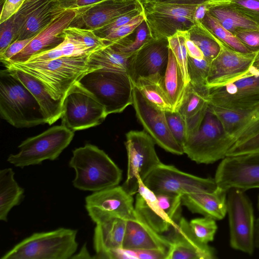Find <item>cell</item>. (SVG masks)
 I'll return each instance as SVG.
<instances>
[{"mask_svg":"<svg viewBox=\"0 0 259 259\" xmlns=\"http://www.w3.org/2000/svg\"><path fill=\"white\" fill-rule=\"evenodd\" d=\"M201 22L217 38L231 49L243 53H253L234 34L225 28L208 12Z\"/></svg>","mask_w":259,"mask_h":259,"instance_id":"d590c367","label":"cell"},{"mask_svg":"<svg viewBox=\"0 0 259 259\" xmlns=\"http://www.w3.org/2000/svg\"><path fill=\"white\" fill-rule=\"evenodd\" d=\"M69 167L75 171L72 181L79 190L96 192L118 186L122 170L102 150L87 144L72 152Z\"/></svg>","mask_w":259,"mask_h":259,"instance_id":"7a4b0ae2","label":"cell"},{"mask_svg":"<svg viewBox=\"0 0 259 259\" xmlns=\"http://www.w3.org/2000/svg\"><path fill=\"white\" fill-rule=\"evenodd\" d=\"M90 54L64 57L38 62H5V68L19 70L40 81L55 100H63L87 73L101 68L90 63Z\"/></svg>","mask_w":259,"mask_h":259,"instance_id":"6da1fadb","label":"cell"},{"mask_svg":"<svg viewBox=\"0 0 259 259\" xmlns=\"http://www.w3.org/2000/svg\"><path fill=\"white\" fill-rule=\"evenodd\" d=\"M189 37L188 30H178L167 38L168 47L178 62L186 85L190 81L187 69L188 55L186 47V41Z\"/></svg>","mask_w":259,"mask_h":259,"instance_id":"f35d334b","label":"cell"},{"mask_svg":"<svg viewBox=\"0 0 259 259\" xmlns=\"http://www.w3.org/2000/svg\"><path fill=\"white\" fill-rule=\"evenodd\" d=\"M227 207L230 246L236 250L252 255L255 248V220L250 200L244 191L230 189L227 191Z\"/></svg>","mask_w":259,"mask_h":259,"instance_id":"9c48e42d","label":"cell"},{"mask_svg":"<svg viewBox=\"0 0 259 259\" xmlns=\"http://www.w3.org/2000/svg\"><path fill=\"white\" fill-rule=\"evenodd\" d=\"M14 175L11 168L0 170V220L4 222L8 221L9 212L24 198V190L18 185Z\"/></svg>","mask_w":259,"mask_h":259,"instance_id":"4dcf8cb0","label":"cell"},{"mask_svg":"<svg viewBox=\"0 0 259 259\" xmlns=\"http://www.w3.org/2000/svg\"><path fill=\"white\" fill-rule=\"evenodd\" d=\"M25 0H4L0 16V23H2L18 12Z\"/></svg>","mask_w":259,"mask_h":259,"instance_id":"816d5d0a","label":"cell"},{"mask_svg":"<svg viewBox=\"0 0 259 259\" xmlns=\"http://www.w3.org/2000/svg\"><path fill=\"white\" fill-rule=\"evenodd\" d=\"M155 143L145 131H131L126 134L128 163L126 178L122 186L132 195L137 193L141 181L162 163L156 153Z\"/></svg>","mask_w":259,"mask_h":259,"instance_id":"30bf717a","label":"cell"},{"mask_svg":"<svg viewBox=\"0 0 259 259\" xmlns=\"http://www.w3.org/2000/svg\"><path fill=\"white\" fill-rule=\"evenodd\" d=\"M257 208L259 210V195L258 196V198H257Z\"/></svg>","mask_w":259,"mask_h":259,"instance_id":"be15d7a7","label":"cell"},{"mask_svg":"<svg viewBox=\"0 0 259 259\" xmlns=\"http://www.w3.org/2000/svg\"><path fill=\"white\" fill-rule=\"evenodd\" d=\"M208 8L207 6L203 2L197 6L195 14L194 20L196 21H201L208 12Z\"/></svg>","mask_w":259,"mask_h":259,"instance_id":"11a10c76","label":"cell"},{"mask_svg":"<svg viewBox=\"0 0 259 259\" xmlns=\"http://www.w3.org/2000/svg\"><path fill=\"white\" fill-rule=\"evenodd\" d=\"M186 47L189 56L197 59H202L204 58V55L201 50L190 39L189 37L186 39Z\"/></svg>","mask_w":259,"mask_h":259,"instance_id":"f5cc1de1","label":"cell"},{"mask_svg":"<svg viewBox=\"0 0 259 259\" xmlns=\"http://www.w3.org/2000/svg\"><path fill=\"white\" fill-rule=\"evenodd\" d=\"M227 191L218 187L212 192H201L183 195L182 204L192 213L221 220L227 214Z\"/></svg>","mask_w":259,"mask_h":259,"instance_id":"484cf974","label":"cell"},{"mask_svg":"<svg viewBox=\"0 0 259 259\" xmlns=\"http://www.w3.org/2000/svg\"><path fill=\"white\" fill-rule=\"evenodd\" d=\"M168 54L167 39L148 41L133 56L128 72L132 82L146 79L159 83L167 67Z\"/></svg>","mask_w":259,"mask_h":259,"instance_id":"d6986e66","label":"cell"},{"mask_svg":"<svg viewBox=\"0 0 259 259\" xmlns=\"http://www.w3.org/2000/svg\"><path fill=\"white\" fill-rule=\"evenodd\" d=\"M76 14L75 9H67L33 37L22 51L5 62H24L32 56L52 49L61 44L65 39L64 30L70 26Z\"/></svg>","mask_w":259,"mask_h":259,"instance_id":"7402d4cb","label":"cell"},{"mask_svg":"<svg viewBox=\"0 0 259 259\" xmlns=\"http://www.w3.org/2000/svg\"><path fill=\"white\" fill-rule=\"evenodd\" d=\"M0 114L16 128H29L46 123L33 95L6 68L0 72Z\"/></svg>","mask_w":259,"mask_h":259,"instance_id":"3957f363","label":"cell"},{"mask_svg":"<svg viewBox=\"0 0 259 259\" xmlns=\"http://www.w3.org/2000/svg\"><path fill=\"white\" fill-rule=\"evenodd\" d=\"M210 63L205 58L197 59L188 56L187 69L189 82L194 84L207 86Z\"/></svg>","mask_w":259,"mask_h":259,"instance_id":"b9f144b4","label":"cell"},{"mask_svg":"<svg viewBox=\"0 0 259 259\" xmlns=\"http://www.w3.org/2000/svg\"><path fill=\"white\" fill-rule=\"evenodd\" d=\"M136 116L145 131L165 151L182 155V146L172 136L168 125L165 111L150 103L134 85L133 104Z\"/></svg>","mask_w":259,"mask_h":259,"instance_id":"2e32d148","label":"cell"},{"mask_svg":"<svg viewBox=\"0 0 259 259\" xmlns=\"http://www.w3.org/2000/svg\"><path fill=\"white\" fill-rule=\"evenodd\" d=\"M131 35L109 44L117 51L127 55L132 56L152 38L145 20L137 28L135 36H131Z\"/></svg>","mask_w":259,"mask_h":259,"instance_id":"8d00e7d4","label":"cell"},{"mask_svg":"<svg viewBox=\"0 0 259 259\" xmlns=\"http://www.w3.org/2000/svg\"><path fill=\"white\" fill-rule=\"evenodd\" d=\"M105 0H75L70 9L79 10L91 6Z\"/></svg>","mask_w":259,"mask_h":259,"instance_id":"db71d44e","label":"cell"},{"mask_svg":"<svg viewBox=\"0 0 259 259\" xmlns=\"http://www.w3.org/2000/svg\"><path fill=\"white\" fill-rule=\"evenodd\" d=\"M93 258L90 256V253L88 252L85 244L82 246L81 249L80 250L78 254H75L72 256L71 258Z\"/></svg>","mask_w":259,"mask_h":259,"instance_id":"6f0895ef","label":"cell"},{"mask_svg":"<svg viewBox=\"0 0 259 259\" xmlns=\"http://www.w3.org/2000/svg\"><path fill=\"white\" fill-rule=\"evenodd\" d=\"M141 7L139 0H105L89 7L76 10V16L70 26L94 30Z\"/></svg>","mask_w":259,"mask_h":259,"instance_id":"44dd1931","label":"cell"},{"mask_svg":"<svg viewBox=\"0 0 259 259\" xmlns=\"http://www.w3.org/2000/svg\"><path fill=\"white\" fill-rule=\"evenodd\" d=\"M252 67L257 72H259V51L255 53Z\"/></svg>","mask_w":259,"mask_h":259,"instance_id":"94428289","label":"cell"},{"mask_svg":"<svg viewBox=\"0 0 259 259\" xmlns=\"http://www.w3.org/2000/svg\"><path fill=\"white\" fill-rule=\"evenodd\" d=\"M208 104L228 109L249 108L259 105V73L209 89Z\"/></svg>","mask_w":259,"mask_h":259,"instance_id":"e0dca14e","label":"cell"},{"mask_svg":"<svg viewBox=\"0 0 259 259\" xmlns=\"http://www.w3.org/2000/svg\"><path fill=\"white\" fill-rule=\"evenodd\" d=\"M67 9L59 0H25L14 16V41L34 37Z\"/></svg>","mask_w":259,"mask_h":259,"instance_id":"4fadbf2b","label":"cell"},{"mask_svg":"<svg viewBox=\"0 0 259 259\" xmlns=\"http://www.w3.org/2000/svg\"><path fill=\"white\" fill-rule=\"evenodd\" d=\"M135 209L153 229L160 234L167 233L176 223L162 210L155 194L143 181L140 183L136 193Z\"/></svg>","mask_w":259,"mask_h":259,"instance_id":"d4e9b609","label":"cell"},{"mask_svg":"<svg viewBox=\"0 0 259 259\" xmlns=\"http://www.w3.org/2000/svg\"><path fill=\"white\" fill-rule=\"evenodd\" d=\"M254 243L255 248L259 249V217L255 220Z\"/></svg>","mask_w":259,"mask_h":259,"instance_id":"680465c9","label":"cell"},{"mask_svg":"<svg viewBox=\"0 0 259 259\" xmlns=\"http://www.w3.org/2000/svg\"><path fill=\"white\" fill-rule=\"evenodd\" d=\"M160 206L174 222L181 217L182 196L171 193L155 194Z\"/></svg>","mask_w":259,"mask_h":259,"instance_id":"7bdbcfd3","label":"cell"},{"mask_svg":"<svg viewBox=\"0 0 259 259\" xmlns=\"http://www.w3.org/2000/svg\"><path fill=\"white\" fill-rule=\"evenodd\" d=\"M235 143V139L225 131L208 104L199 128L188 137L183 149L197 163L210 164L226 157Z\"/></svg>","mask_w":259,"mask_h":259,"instance_id":"5b68a950","label":"cell"},{"mask_svg":"<svg viewBox=\"0 0 259 259\" xmlns=\"http://www.w3.org/2000/svg\"><path fill=\"white\" fill-rule=\"evenodd\" d=\"M158 83L170 103L172 111H178L182 102L187 85L178 62L169 48L167 67Z\"/></svg>","mask_w":259,"mask_h":259,"instance_id":"f1b7e54d","label":"cell"},{"mask_svg":"<svg viewBox=\"0 0 259 259\" xmlns=\"http://www.w3.org/2000/svg\"><path fill=\"white\" fill-rule=\"evenodd\" d=\"M169 246L166 237L156 232L137 212L135 218L126 220L122 248L158 249L167 252Z\"/></svg>","mask_w":259,"mask_h":259,"instance_id":"603a6c76","label":"cell"},{"mask_svg":"<svg viewBox=\"0 0 259 259\" xmlns=\"http://www.w3.org/2000/svg\"><path fill=\"white\" fill-rule=\"evenodd\" d=\"M133 83L152 105L164 111H172L171 105L158 83L139 79Z\"/></svg>","mask_w":259,"mask_h":259,"instance_id":"74e56055","label":"cell"},{"mask_svg":"<svg viewBox=\"0 0 259 259\" xmlns=\"http://www.w3.org/2000/svg\"><path fill=\"white\" fill-rule=\"evenodd\" d=\"M133 55L122 54L108 44L91 53L90 63L101 68L128 73Z\"/></svg>","mask_w":259,"mask_h":259,"instance_id":"d6a6232c","label":"cell"},{"mask_svg":"<svg viewBox=\"0 0 259 259\" xmlns=\"http://www.w3.org/2000/svg\"><path fill=\"white\" fill-rule=\"evenodd\" d=\"M107 116L95 97L76 83L64 98L61 125L74 132L98 125Z\"/></svg>","mask_w":259,"mask_h":259,"instance_id":"8fae6325","label":"cell"},{"mask_svg":"<svg viewBox=\"0 0 259 259\" xmlns=\"http://www.w3.org/2000/svg\"><path fill=\"white\" fill-rule=\"evenodd\" d=\"M6 68L33 95L40 107L46 123L52 125L61 117L64 100H54L42 83L28 74L19 70Z\"/></svg>","mask_w":259,"mask_h":259,"instance_id":"4316f807","label":"cell"},{"mask_svg":"<svg viewBox=\"0 0 259 259\" xmlns=\"http://www.w3.org/2000/svg\"><path fill=\"white\" fill-rule=\"evenodd\" d=\"M209 88L189 82L178 111L186 122L188 137L199 127L208 106Z\"/></svg>","mask_w":259,"mask_h":259,"instance_id":"cb8c5ba5","label":"cell"},{"mask_svg":"<svg viewBox=\"0 0 259 259\" xmlns=\"http://www.w3.org/2000/svg\"><path fill=\"white\" fill-rule=\"evenodd\" d=\"M14 37L13 16L7 21L0 23V54L14 42Z\"/></svg>","mask_w":259,"mask_h":259,"instance_id":"c3c4849f","label":"cell"},{"mask_svg":"<svg viewBox=\"0 0 259 259\" xmlns=\"http://www.w3.org/2000/svg\"><path fill=\"white\" fill-rule=\"evenodd\" d=\"M259 154V112L237 134L226 156Z\"/></svg>","mask_w":259,"mask_h":259,"instance_id":"1f68e13d","label":"cell"},{"mask_svg":"<svg viewBox=\"0 0 259 259\" xmlns=\"http://www.w3.org/2000/svg\"><path fill=\"white\" fill-rule=\"evenodd\" d=\"M143 182L155 194L171 193L183 195L212 192L218 188L214 178L199 177L163 163L155 167Z\"/></svg>","mask_w":259,"mask_h":259,"instance_id":"7c38bea8","label":"cell"},{"mask_svg":"<svg viewBox=\"0 0 259 259\" xmlns=\"http://www.w3.org/2000/svg\"><path fill=\"white\" fill-rule=\"evenodd\" d=\"M207 7L208 13L233 34L239 29L259 30V25L255 21L230 3Z\"/></svg>","mask_w":259,"mask_h":259,"instance_id":"f546056e","label":"cell"},{"mask_svg":"<svg viewBox=\"0 0 259 259\" xmlns=\"http://www.w3.org/2000/svg\"><path fill=\"white\" fill-rule=\"evenodd\" d=\"M188 31L190 39L201 50L204 58L211 62L220 51L219 39L200 21H196Z\"/></svg>","mask_w":259,"mask_h":259,"instance_id":"836d02e7","label":"cell"},{"mask_svg":"<svg viewBox=\"0 0 259 259\" xmlns=\"http://www.w3.org/2000/svg\"><path fill=\"white\" fill-rule=\"evenodd\" d=\"M234 34L251 52L259 51V30L239 29Z\"/></svg>","mask_w":259,"mask_h":259,"instance_id":"7dc6e473","label":"cell"},{"mask_svg":"<svg viewBox=\"0 0 259 259\" xmlns=\"http://www.w3.org/2000/svg\"><path fill=\"white\" fill-rule=\"evenodd\" d=\"M219 42L220 51L210 63L207 79V86L209 89L223 86L253 74L251 70L255 53H241L219 39Z\"/></svg>","mask_w":259,"mask_h":259,"instance_id":"ac0fdd59","label":"cell"},{"mask_svg":"<svg viewBox=\"0 0 259 259\" xmlns=\"http://www.w3.org/2000/svg\"><path fill=\"white\" fill-rule=\"evenodd\" d=\"M230 4L259 25V0H238Z\"/></svg>","mask_w":259,"mask_h":259,"instance_id":"681fc988","label":"cell"},{"mask_svg":"<svg viewBox=\"0 0 259 259\" xmlns=\"http://www.w3.org/2000/svg\"><path fill=\"white\" fill-rule=\"evenodd\" d=\"M237 1L238 0H206L204 3L207 6H211L222 4H227Z\"/></svg>","mask_w":259,"mask_h":259,"instance_id":"91938a15","label":"cell"},{"mask_svg":"<svg viewBox=\"0 0 259 259\" xmlns=\"http://www.w3.org/2000/svg\"><path fill=\"white\" fill-rule=\"evenodd\" d=\"M76 230L60 228L34 233L6 252L1 259H68L77 250Z\"/></svg>","mask_w":259,"mask_h":259,"instance_id":"277c9868","label":"cell"},{"mask_svg":"<svg viewBox=\"0 0 259 259\" xmlns=\"http://www.w3.org/2000/svg\"><path fill=\"white\" fill-rule=\"evenodd\" d=\"M126 220L112 218L96 224L94 234L95 258H105L111 250L122 248Z\"/></svg>","mask_w":259,"mask_h":259,"instance_id":"83f0119b","label":"cell"},{"mask_svg":"<svg viewBox=\"0 0 259 259\" xmlns=\"http://www.w3.org/2000/svg\"><path fill=\"white\" fill-rule=\"evenodd\" d=\"M77 83L95 97L107 115L120 113L133 104L134 84L127 72L98 69L87 73Z\"/></svg>","mask_w":259,"mask_h":259,"instance_id":"8992f818","label":"cell"},{"mask_svg":"<svg viewBox=\"0 0 259 259\" xmlns=\"http://www.w3.org/2000/svg\"><path fill=\"white\" fill-rule=\"evenodd\" d=\"M85 201L88 214L96 224L115 218L127 220L136 216L133 195L122 186L94 192Z\"/></svg>","mask_w":259,"mask_h":259,"instance_id":"5bb4252c","label":"cell"},{"mask_svg":"<svg viewBox=\"0 0 259 259\" xmlns=\"http://www.w3.org/2000/svg\"><path fill=\"white\" fill-rule=\"evenodd\" d=\"M215 220L208 217L191 220L189 223L195 237L201 243L208 244L213 240L218 229Z\"/></svg>","mask_w":259,"mask_h":259,"instance_id":"60d3db41","label":"cell"},{"mask_svg":"<svg viewBox=\"0 0 259 259\" xmlns=\"http://www.w3.org/2000/svg\"><path fill=\"white\" fill-rule=\"evenodd\" d=\"M92 52L80 44L65 35L64 40L56 47L34 55L26 62L33 63L52 60L64 57H71L89 54Z\"/></svg>","mask_w":259,"mask_h":259,"instance_id":"e575fe53","label":"cell"},{"mask_svg":"<svg viewBox=\"0 0 259 259\" xmlns=\"http://www.w3.org/2000/svg\"><path fill=\"white\" fill-rule=\"evenodd\" d=\"M142 12L143 10L141 6L119 16L106 25L93 31L96 35L103 39L112 31L128 22Z\"/></svg>","mask_w":259,"mask_h":259,"instance_id":"bcb514c9","label":"cell"},{"mask_svg":"<svg viewBox=\"0 0 259 259\" xmlns=\"http://www.w3.org/2000/svg\"><path fill=\"white\" fill-rule=\"evenodd\" d=\"M65 35L81 45L91 52L106 46L103 39L99 37L93 30L69 26L64 30Z\"/></svg>","mask_w":259,"mask_h":259,"instance_id":"ab89813d","label":"cell"},{"mask_svg":"<svg viewBox=\"0 0 259 259\" xmlns=\"http://www.w3.org/2000/svg\"><path fill=\"white\" fill-rule=\"evenodd\" d=\"M144 20V16L142 12L128 22L114 30L103 38L106 45L115 42L129 36L136 30Z\"/></svg>","mask_w":259,"mask_h":259,"instance_id":"f6af8a7d","label":"cell"},{"mask_svg":"<svg viewBox=\"0 0 259 259\" xmlns=\"http://www.w3.org/2000/svg\"><path fill=\"white\" fill-rule=\"evenodd\" d=\"M163 3L174 4L177 5H195L203 3L206 0H152Z\"/></svg>","mask_w":259,"mask_h":259,"instance_id":"9f6ffc18","label":"cell"},{"mask_svg":"<svg viewBox=\"0 0 259 259\" xmlns=\"http://www.w3.org/2000/svg\"><path fill=\"white\" fill-rule=\"evenodd\" d=\"M33 38L17 40L13 42L2 54H0L1 62L3 63L10 60L22 51Z\"/></svg>","mask_w":259,"mask_h":259,"instance_id":"f907efd6","label":"cell"},{"mask_svg":"<svg viewBox=\"0 0 259 259\" xmlns=\"http://www.w3.org/2000/svg\"><path fill=\"white\" fill-rule=\"evenodd\" d=\"M164 235L170 243L165 259H214V249L199 241L189 222L181 217Z\"/></svg>","mask_w":259,"mask_h":259,"instance_id":"ffe728a7","label":"cell"},{"mask_svg":"<svg viewBox=\"0 0 259 259\" xmlns=\"http://www.w3.org/2000/svg\"><path fill=\"white\" fill-rule=\"evenodd\" d=\"M165 115L172 136L183 148L187 139V127L185 120L178 111H165Z\"/></svg>","mask_w":259,"mask_h":259,"instance_id":"ee69618b","label":"cell"},{"mask_svg":"<svg viewBox=\"0 0 259 259\" xmlns=\"http://www.w3.org/2000/svg\"><path fill=\"white\" fill-rule=\"evenodd\" d=\"M74 135L73 131L62 125L54 126L23 141L18 146L19 151L10 154L7 161L22 168L46 160H55L70 144Z\"/></svg>","mask_w":259,"mask_h":259,"instance_id":"52a82bcc","label":"cell"},{"mask_svg":"<svg viewBox=\"0 0 259 259\" xmlns=\"http://www.w3.org/2000/svg\"><path fill=\"white\" fill-rule=\"evenodd\" d=\"M214 179L218 186L226 191L259 188V154L225 157Z\"/></svg>","mask_w":259,"mask_h":259,"instance_id":"9a60e30c","label":"cell"},{"mask_svg":"<svg viewBox=\"0 0 259 259\" xmlns=\"http://www.w3.org/2000/svg\"><path fill=\"white\" fill-rule=\"evenodd\" d=\"M139 1L153 39H167L178 30H188L195 24L194 14L199 4L177 5L152 0Z\"/></svg>","mask_w":259,"mask_h":259,"instance_id":"ba28073f","label":"cell"},{"mask_svg":"<svg viewBox=\"0 0 259 259\" xmlns=\"http://www.w3.org/2000/svg\"><path fill=\"white\" fill-rule=\"evenodd\" d=\"M63 6L67 9H70L75 0H59Z\"/></svg>","mask_w":259,"mask_h":259,"instance_id":"6125c7cd","label":"cell"}]
</instances>
